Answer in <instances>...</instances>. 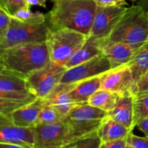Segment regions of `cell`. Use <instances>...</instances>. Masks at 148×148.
Returning <instances> with one entry per match:
<instances>
[{"mask_svg": "<svg viewBox=\"0 0 148 148\" xmlns=\"http://www.w3.org/2000/svg\"><path fill=\"white\" fill-rule=\"evenodd\" d=\"M66 116L62 114L57 108L51 105L47 104L45 101V105L38 119V124H53L59 123L66 119Z\"/></svg>", "mask_w": 148, "mask_h": 148, "instance_id": "603a6c76", "label": "cell"}, {"mask_svg": "<svg viewBox=\"0 0 148 148\" xmlns=\"http://www.w3.org/2000/svg\"><path fill=\"white\" fill-rule=\"evenodd\" d=\"M127 145V137L114 141L101 143L100 148H125Z\"/></svg>", "mask_w": 148, "mask_h": 148, "instance_id": "4dcf8cb0", "label": "cell"}, {"mask_svg": "<svg viewBox=\"0 0 148 148\" xmlns=\"http://www.w3.org/2000/svg\"><path fill=\"white\" fill-rule=\"evenodd\" d=\"M62 148H67L66 147H62Z\"/></svg>", "mask_w": 148, "mask_h": 148, "instance_id": "ab89813d", "label": "cell"}, {"mask_svg": "<svg viewBox=\"0 0 148 148\" xmlns=\"http://www.w3.org/2000/svg\"><path fill=\"white\" fill-rule=\"evenodd\" d=\"M51 62L46 42L19 44L0 51V66L25 78Z\"/></svg>", "mask_w": 148, "mask_h": 148, "instance_id": "7a4b0ae2", "label": "cell"}, {"mask_svg": "<svg viewBox=\"0 0 148 148\" xmlns=\"http://www.w3.org/2000/svg\"><path fill=\"white\" fill-rule=\"evenodd\" d=\"M97 6L111 7V6H124L127 2L125 0H93Z\"/></svg>", "mask_w": 148, "mask_h": 148, "instance_id": "1f68e13d", "label": "cell"}, {"mask_svg": "<svg viewBox=\"0 0 148 148\" xmlns=\"http://www.w3.org/2000/svg\"><path fill=\"white\" fill-rule=\"evenodd\" d=\"M46 1H47V0H27L28 4H30V6L38 5L43 7H46Z\"/></svg>", "mask_w": 148, "mask_h": 148, "instance_id": "836d02e7", "label": "cell"}, {"mask_svg": "<svg viewBox=\"0 0 148 148\" xmlns=\"http://www.w3.org/2000/svg\"><path fill=\"white\" fill-rule=\"evenodd\" d=\"M44 105L45 100L38 98L31 103L4 116L14 125L27 128H34L37 126L38 116Z\"/></svg>", "mask_w": 148, "mask_h": 148, "instance_id": "2e32d148", "label": "cell"}, {"mask_svg": "<svg viewBox=\"0 0 148 148\" xmlns=\"http://www.w3.org/2000/svg\"><path fill=\"white\" fill-rule=\"evenodd\" d=\"M125 148H134V147H132V145H129V144H127V146H126V147Z\"/></svg>", "mask_w": 148, "mask_h": 148, "instance_id": "74e56055", "label": "cell"}, {"mask_svg": "<svg viewBox=\"0 0 148 148\" xmlns=\"http://www.w3.org/2000/svg\"><path fill=\"white\" fill-rule=\"evenodd\" d=\"M11 17H14L24 23L34 25L43 24L48 20L47 14H44L40 12H33L30 10V8L20 10L14 16H11Z\"/></svg>", "mask_w": 148, "mask_h": 148, "instance_id": "cb8c5ba5", "label": "cell"}, {"mask_svg": "<svg viewBox=\"0 0 148 148\" xmlns=\"http://www.w3.org/2000/svg\"><path fill=\"white\" fill-rule=\"evenodd\" d=\"M120 95L111 91L99 89L90 98L88 103L108 113L113 110Z\"/></svg>", "mask_w": 148, "mask_h": 148, "instance_id": "44dd1931", "label": "cell"}, {"mask_svg": "<svg viewBox=\"0 0 148 148\" xmlns=\"http://www.w3.org/2000/svg\"><path fill=\"white\" fill-rule=\"evenodd\" d=\"M101 48L103 54L111 64V69L129 64L137 52L131 46L113 41L108 38L101 39Z\"/></svg>", "mask_w": 148, "mask_h": 148, "instance_id": "5bb4252c", "label": "cell"}, {"mask_svg": "<svg viewBox=\"0 0 148 148\" xmlns=\"http://www.w3.org/2000/svg\"><path fill=\"white\" fill-rule=\"evenodd\" d=\"M134 96L135 95L132 92L121 95L114 108L108 113V116L122 124L131 132H133L136 127L134 123Z\"/></svg>", "mask_w": 148, "mask_h": 148, "instance_id": "9a60e30c", "label": "cell"}, {"mask_svg": "<svg viewBox=\"0 0 148 148\" xmlns=\"http://www.w3.org/2000/svg\"><path fill=\"white\" fill-rule=\"evenodd\" d=\"M108 38L131 46L135 51L148 39V17L141 7H127Z\"/></svg>", "mask_w": 148, "mask_h": 148, "instance_id": "3957f363", "label": "cell"}, {"mask_svg": "<svg viewBox=\"0 0 148 148\" xmlns=\"http://www.w3.org/2000/svg\"><path fill=\"white\" fill-rule=\"evenodd\" d=\"M134 123L148 117V94L135 95L134 101Z\"/></svg>", "mask_w": 148, "mask_h": 148, "instance_id": "484cf974", "label": "cell"}, {"mask_svg": "<svg viewBox=\"0 0 148 148\" xmlns=\"http://www.w3.org/2000/svg\"><path fill=\"white\" fill-rule=\"evenodd\" d=\"M137 4L145 12L148 17V0H140L137 2Z\"/></svg>", "mask_w": 148, "mask_h": 148, "instance_id": "e575fe53", "label": "cell"}, {"mask_svg": "<svg viewBox=\"0 0 148 148\" xmlns=\"http://www.w3.org/2000/svg\"><path fill=\"white\" fill-rule=\"evenodd\" d=\"M88 36L71 29H51L46 40L51 61L64 66L72 55L83 45Z\"/></svg>", "mask_w": 148, "mask_h": 148, "instance_id": "5b68a950", "label": "cell"}, {"mask_svg": "<svg viewBox=\"0 0 148 148\" xmlns=\"http://www.w3.org/2000/svg\"><path fill=\"white\" fill-rule=\"evenodd\" d=\"M100 55H103L101 39L88 36L83 45L72 55L64 66L66 69H69Z\"/></svg>", "mask_w": 148, "mask_h": 148, "instance_id": "e0dca14e", "label": "cell"}, {"mask_svg": "<svg viewBox=\"0 0 148 148\" xmlns=\"http://www.w3.org/2000/svg\"><path fill=\"white\" fill-rule=\"evenodd\" d=\"M129 66L136 82L148 72V39L136 52Z\"/></svg>", "mask_w": 148, "mask_h": 148, "instance_id": "7402d4cb", "label": "cell"}, {"mask_svg": "<svg viewBox=\"0 0 148 148\" xmlns=\"http://www.w3.org/2000/svg\"><path fill=\"white\" fill-rule=\"evenodd\" d=\"M101 76L95 77L75 84L68 91L71 99L77 105L88 103L90 98L101 88Z\"/></svg>", "mask_w": 148, "mask_h": 148, "instance_id": "ac0fdd59", "label": "cell"}, {"mask_svg": "<svg viewBox=\"0 0 148 148\" xmlns=\"http://www.w3.org/2000/svg\"><path fill=\"white\" fill-rule=\"evenodd\" d=\"M137 95L148 94V72L139 79V80L137 82Z\"/></svg>", "mask_w": 148, "mask_h": 148, "instance_id": "f546056e", "label": "cell"}, {"mask_svg": "<svg viewBox=\"0 0 148 148\" xmlns=\"http://www.w3.org/2000/svg\"><path fill=\"white\" fill-rule=\"evenodd\" d=\"M75 84H59L50 95L45 99L46 103L54 106L66 116L72 108L77 106L68 94V91L70 90Z\"/></svg>", "mask_w": 148, "mask_h": 148, "instance_id": "d6986e66", "label": "cell"}, {"mask_svg": "<svg viewBox=\"0 0 148 148\" xmlns=\"http://www.w3.org/2000/svg\"><path fill=\"white\" fill-rule=\"evenodd\" d=\"M127 9L124 6H97L89 36L98 39L109 37Z\"/></svg>", "mask_w": 148, "mask_h": 148, "instance_id": "8fae6325", "label": "cell"}, {"mask_svg": "<svg viewBox=\"0 0 148 148\" xmlns=\"http://www.w3.org/2000/svg\"><path fill=\"white\" fill-rule=\"evenodd\" d=\"M0 148H27L23 146L14 144H8V143H0Z\"/></svg>", "mask_w": 148, "mask_h": 148, "instance_id": "d590c367", "label": "cell"}, {"mask_svg": "<svg viewBox=\"0 0 148 148\" xmlns=\"http://www.w3.org/2000/svg\"><path fill=\"white\" fill-rule=\"evenodd\" d=\"M34 130V148H62L77 140L66 119L56 124H38Z\"/></svg>", "mask_w": 148, "mask_h": 148, "instance_id": "9c48e42d", "label": "cell"}, {"mask_svg": "<svg viewBox=\"0 0 148 148\" xmlns=\"http://www.w3.org/2000/svg\"><path fill=\"white\" fill-rule=\"evenodd\" d=\"M37 98L29 90L27 78L1 66L0 114L8 115Z\"/></svg>", "mask_w": 148, "mask_h": 148, "instance_id": "277c9868", "label": "cell"}, {"mask_svg": "<svg viewBox=\"0 0 148 148\" xmlns=\"http://www.w3.org/2000/svg\"><path fill=\"white\" fill-rule=\"evenodd\" d=\"M129 1H132V2H136V1H137V2H138V1H140V0H129Z\"/></svg>", "mask_w": 148, "mask_h": 148, "instance_id": "f35d334b", "label": "cell"}, {"mask_svg": "<svg viewBox=\"0 0 148 148\" xmlns=\"http://www.w3.org/2000/svg\"><path fill=\"white\" fill-rule=\"evenodd\" d=\"M93 0H66L48 13L52 29L68 28L89 36L96 11Z\"/></svg>", "mask_w": 148, "mask_h": 148, "instance_id": "6da1fadb", "label": "cell"}, {"mask_svg": "<svg viewBox=\"0 0 148 148\" xmlns=\"http://www.w3.org/2000/svg\"><path fill=\"white\" fill-rule=\"evenodd\" d=\"M51 29L49 17L43 24L34 25L11 17L10 27L0 40V51L19 44L46 42Z\"/></svg>", "mask_w": 148, "mask_h": 148, "instance_id": "8992f818", "label": "cell"}, {"mask_svg": "<svg viewBox=\"0 0 148 148\" xmlns=\"http://www.w3.org/2000/svg\"><path fill=\"white\" fill-rule=\"evenodd\" d=\"M101 89L121 95L127 92L137 94V82L129 64L110 69L101 76Z\"/></svg>", "mask_w": 148, "mask_h": 148, "instance_id": "7c38bea8", "label": "cell"}, {"mask_svg": "<svg viewBox=\"0 0 148 148\" xmlns=\"http://www.w3.org/2000/svg\"><path fill=\"white\" fill-rule=\"evenodd\" d=\"M108 114L88 103L77 105L66 115V120L76 139L97 132Z\"/></svg>", "mask_w": 148, "mask_h": 148, "instance_id": "52a82bcc", "label": "cell"}, {"mask_svg": "<svg viewBox=\"0 0 148 148\" xmlns=\"http://www.w3.org/2000/svg\"><path fill=\"white\" fill-rule=\"evenodd\" d=\"M11 22V16L6 12L3 9L0 8V40L4 37L8 30Z\"/></svg>", "mask_w": 148, "mask_h": 148, "instance_id": "f1b7e54d", "label": "cell"}, {"mask_svg": "<svg viewBox=\"0 0 148 148\" xmlns=\"http://www.w3.org/2000/svg\"><path fill=\"white\" fill-rule=\"evenodd\" d=\"M101 143L102 142L98 133L95 132L77 139L66 147L67 148H100Z\"/></svg>", "mask_w": 148, "mask_h": 148, "instance_id": "d4e9b609", "label": "cell"}, {"mask_svg": "<svg viewBox=\"0 0 148 148\" xmlns=\"http://www.w3.org/2000/svg\"><path fill=\"white\" fill-rule=\"evenodd\" d=\"M136 127L140 130L143 133L145 134L146 137H148V117L147 118L142 119L136 123Z\"/></svg>", "mask_w": 148, "mask_h": 148, "instance_id": "d6a6232c", "label": "cell"}, {"mask_svg": "<svg viewBox=\"0 0 148 148\" xmlns=\"http://www.w3.org/2000/svg\"><path fill=\"white\" fill-rule=\"evenodd\" d=\"M30 7L27 0H0V8L10 16H14L20 10L30 8Z\"/></svg>", "mask_w": 148, "mask_h": 148, "instance_id": "4316f807", "label": "cell"}, {"mask_svg": "<svg viewBox=\"0 0 148 148\" xmlns=\"http://www.w3.org/2000/svg\"><path fill=\"white\" fill-rule=\"evenodd\" d=\"M111 69V64L103 55L67 69L59 84H75L103 75Z\"/></svg>", "mask_w": 148, "mask_h": 148, "instance_id": "30bf717a", "label": "cell"}, {"mask_svg": "<svg viewBox=\"0 0 148 148\" xmlns=\"http://www.w3.org/2000/svg\"><path fill=\"white\" fill-rule=\"evenodd\" d=\"M130 132H132L129 129L114 121L108 116L104 119L97 130V133L102 143L125 138Z\"/></svg>", "mask_w": 148, "mask_h": 148, "instance_id": "ffe728a7", "label": "cell"}, {"mask_svg": "<svg viewBox=\"0 0 148 148\" xmlns=\"http://www.w3.org/2000/svg\"><path fill=\"white\" fill-rule=\"evenodd\" d=\"M127 144L134 148H148V137H139L130 132L127 137Z\"/></svg>", "mask_w": 148, "mask_h": 148, "instance_id": "83f0119b", "label": "cell"}, {"mask_svg": "<svg viewBox=\"0 0 148 148\" xmlns=\"http://www.w3.org/2000/svg\"><path fill=\"white\" fill-rule=\"evenodd\" d=\"M0 143L34 148L36 143L34 128L14 125L6 116L0 114Z\"/></svg>", "mask_w": 148, "mask_h": 148, "instance_id": "4fadbf2b", "label": "cell"}, {"mask_svg": "<svg viewBox=\"0 0 148 148\" xmlns=\"http://www.w3.org/2000/svg\"><path fill=\"white\" fill-rule=\"evenodd\" d=\"M52 1H53L54 4H59V3L62 2V1H66V0H52Z\"/></svg>", "mask_w": 148, "mask_h": 148, "instance_id": "8d00e7d4", "label": "cell"}, {"mask_svg": "<svg viewBox=\"0 0 148 148\" xmlns=\"http://www.w3.org/2000/svg\"><path fill=\"white\" fill-rule=\"evenodd\" d=\"M66 68L51 62L27 77L29 90L37 98L45 100L59 85Z\"/></svg>", "mask_w": 148, "mask_h": 148, "instance_id": "ba28073f", "label": "cell"}]
</instances>
